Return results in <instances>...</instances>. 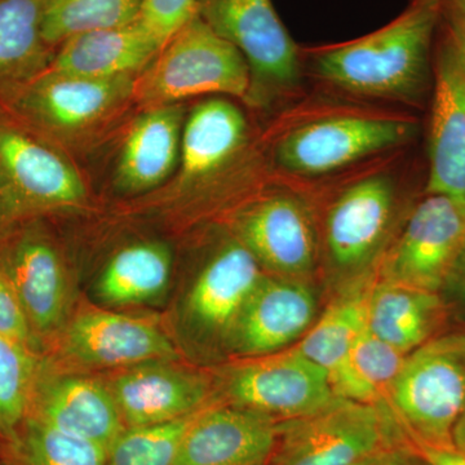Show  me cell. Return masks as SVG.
<instances>
[{"mask_svg": "<svg viewBox=\"0 0 465 465\" xmlns=\"http://www.w3.org/2000/svg\"><path fill=\"white\" fill-rule=\"evenodd\" d=\"M439 3H415L396 20L357 41L318 54L316 69L336 87L387 99L415 100L430 82Z\"/></svg>", "mask_w": 465, "mask_h": 465, "instance_id": "cell-1", "label": "cell"}, {"mask_svg": "<svg viewBox=\"0 0 465 465\" xmlns=\"http://www.w3.org/2000/svg\"><path fill=\"white\" fill-rule=\"evenodd\" d=\"M387 402L418 448L454 449L465 410V331L440 333L407 354Z\"/></svg>", "mask_w": 465, "mask_h": 465, "instance_id": "cell-2", "label": "cell"}, {"mask_svg": "<svg viewBox=\"0 0 465 465\" xmlns=\"http://www.w3.org/2000/svg\"><path fill=\"white\" fill-rule=\"evenodd\" d=\"M411 442L388 402L335 396L313 414L278 421L272 465H357Z\"/></svg>", "mask_w": 465, "mask_h": 465, "instance_id": "cell-3", "label": "cell"}, {"mask_svg": "<svg viewBox=\"0 0 465 465\" xmlns=\"http://www.w3.org/2000/svg\"><path fill=\"white\" fill-rule=\"evenodd\" d=\"M145 69L134 91L154 108L200 94L246 97L251 92L250 67L241 52L198 15Z\"/></svg>", "mask_w": 465, "mask_h": 465, "instance_id": "cell-4", "label": "cell"}, {"mask_svg": "<svg viewBox=\"0 0 465 465\" xmlns=\"http://www.w3.org/2000/svg\"><path fill=\"white\" fill-rule=\"evenodd\" d=\"M197 15L241 52L251 92L277 96L298 87L299 48L272 0H200Z\"/></svg>", "mask_w": 465, "mask_h": 465, "instance_id": "cell-5", "label": "cell"}, {"mask_svg": "<svg viewBox=\"0 0 465 465\" xmlns=\"http://www.w3.org/2000/svg\"><path fill=\"white\" fill-rule=\"evenodd\" d=\"M226 399L231 405L284 421L313 414L335 397L329 374L298 348L244 358L226 370Z\"/></svg>", "mask_w": 465, "mask_h": 465, "instance_id": "cell-6", "label": "cell"}, {"mask_svg": "<svg viewBox=\"0 0 465 465\" xmlns=\"http://www.w3.org/2000/svg\"><path fill=\"white\" fill-rule=\"evenodd\" d=\"M84 180L26 130L0 121V219L79 206Z\"/></svg>", "mask_w": 465, "mask_h": 465, "instance_id": "cell-7", "label": "cell"}, {"mask_svg": "<svg viewBox=\"0 0 465 465\" xmlns=\"http://www.w3.org/2000/svg\"><path fill=\"white\" fill-rule=\"evenodd\" d=\"M414 125L400 119L335 116L291 131L278 143L275 158L287 173L317 176L406 143Z\"/></svg>", "mask_w": 465, "mask_h": 465, "instance_id": "cell-8", "label": "cell"}, {"mask_svg": "<svg viewBox=\"0 0 465 465\" xmlns=\"http://www.w3.org/2000/svg\"><path fill=\"white\" fill-rule=\"evenodd\" d=\"M465 240V216L454 202L427 194L385 253L381 280L440 293Z\"/></svg>", "mask_w": 465, "mask_h": 465, "instance_id": "cell-9", "label": "cell"}, {"mask_svg": "<svg viewBox=\"0 0 465 465\" xmlns=\"http://www.w3.org/2000/svg\"><path fill=\"white\" fill-rule=\"evenodd\" d=\"M316 316V298L305 281L265 273L226 341L243 360L268 356L302 341Z\"/></svg>", "mask_w": 465, "mask_h": 465, "instance_id": "cell-10", "label": "cell"}, {"mask_svg": "<svg viewBox=\"0 0 465 465\" xmlns=\"http://www.w3.org/2000/svg\"><path fill=\"white\" fill-rule=\"evenodd\" d=\"M394 207L396 186L385 174L348 186L326 219V246L332 265L345 273H362L387 241Z\"/></svg>", "mask_w": 465, "mask_h": 465, "instance_id": "cell-11", "label": "cell"}, {"mask_svg": "<svg viewBox=\"0 0 465 465\" xmlns=\"http://www.w3.org/2000/svg\"><path fill=\"white\" fill-rule=\"evenodd\" d=\"M64 356L84 367H130L149 361H174L166 333L142 318L85 311L64 327Z\"/></svg>", "mask_w": 465, "mask_h": 465, "instance_id": "cell-12", "label": "cell"}, {"mask_svg": "<svg viewBox=\"0 0 465 465\" xmlns=\"http://www.w3.org/2000/svg\"><path fill=\"white\" fill-rule=\"evenodd\" d=\"M237 229L241 243L269 273L305 281L313 272L316 231L296 198L274 195L260 201L242 213Z\"/></svg>", "mask_w": 465, "mask_h": 465, "instance_id": "cell-13", "label": "cell"}, {"mask_svg": "<svg viewBox=\"0 0 465 465\" xmlns=\"http://www.w3.org/2000/svg\"><path fill=\"white\" fill-rule=\"evenodd\" d=\"M133 91L130 76H92L41 72L0 94L18 115L54 128H79L105 114Z\"/></svg>", "mask_w": 465, "mask_h": 465, "instance_id": "cell-14", "label": "cell"}, {"mask_svg": "<svg viewBox=\"0 0 465 465\" xmlns=\"http://www.w3.org/2000/svg\"><path fill=\"white\" fill-rule=\"evenodd\" d=\"M278 421L234 405H208L183 437L174 465H265L277 445Z\"/></svg>", "mask_w": 465, "mask_h": 465, "instance_id": "cell-15", "label": "cell"}, {"mask_svg": "<svg viewBox=\"0 0 465 465\" xmlns=\"http://www.w3.org/2000/svg\"><path fill=\"white\" fill-rule=\"evenodd\" d=\"M171 362L125 367L109 382L125 428L166 423L211 405L207 376Z\"/></svg>", "mask_w": 465, "mask_h": 465, "instance_id": "cell-16", "label": "cell"}, {"mask_svg": "<svg viewBox=\"0 0 465 465\" xmlns=\"http://www.w3.org/2000/svg\"><path fill=\"white\" fill-rule=\"evenodd\" d=\"M427 194L449 198L465 216V70L442 39L436 63Z\"/></svg>", "mask_w": 465, "mask_h": 465, "instance_id": "cell-17", "label": "cell"}, {"mask_svg": "<svg viewBox=\"0 0 465 465\" xmlns=\"http://www.w3.org/2000/svg\"><path fill=\"white\" fill-rule=\"evenodd\" d=\"M30 418L52 430L109 450L125 430L109 384L79 375L36 381Z\"/></svg>", "mask_w": 465, "mask_h": 465, "instance_id": "cell-18", "label": "cell"}, {"mask_svg": "<svg viewBox=\"0 0 465 465\" xmlns=\"http://www.w3.org/2000/svg\"><path fill=\"white\" fill-rule=\"evenodd\" d=\"M0 265L36 338L64 330L72 309V283L51 242L38 232H24Z\"/></svg>", "mask_w": 465, "mask_h": 465, "instance_id": "cell-19", "label": "cell"}, {"mask_svg": "<svg viewBox=\"0 0 465 465\" xmlns=\"http://www.w3.org/2000/svg\"><path fill=\"white\" fill-rule=\"evenodd\" d=\"M265 272L240 241L223 247L193 284L188 313L204 331L228 335Z\"/></svg>", "mask_w": 465, "mask_h": 465, "instance_id": "cell-20", "label": "cell"}, {"mask_svg": "<svg viewBox=\"0 0 465 465\" xmlns=\"http://www.w3.org/2000/svg\"><path fill=\"white\" fill-rule=\"evenodd\" d=\"M47 72L92 78H121L143 69L163 48L139 23L94 30L66 39L58 45Z\"/></svg>", "mask_w": 465, "mask_h": 465, "instance_id": "cell-21", "label": "cell"}, {"mask_svg": "<svg viewBox=\"0 0 465 465\" xmlns=\"http://www.w3.org/2000/svg\"><path fill=\"white\" fill-rule=\"evenodd\" d=\"M448 318V308L440 293L384 280L372 284L367 329L405 356L442 333Z\"/></svg>", "mask_w": 465, "mask_h": 465, "instance_id": "cell-22", "label": "cell"}, {"mask_svg": "<svg viewBox=\"0 0 465 465\" xmlns=\"http://www.w3.org/2000/svg\"><path fill=\"white\" fill-rule=\"evenodd\" d=\"M183 110L177 104L155 106L134 124L118 166L124 191L154 188L173 173L182 154Z\"/></svg>", "mask_w": 465, "mask_h": 465, "instance_id": "cell-23", "label": "cell"}, {"mask_svg": "<svg viewBox=\"0 0 465 465\" xmlns=\"http://www.w3.org/2000/svg\"><path fill=\"white\" fill-rule=\"evenodd\" d=\"M247 122L231 101L211 99L186 119L182 136L183 182H197L216 173L243 145Z\"/></svg>", "mask_w": 465, "mask_h": 465, "instance_id": "cell-24", "label": "cell"}, {"mask_svg": "<svg viewBox=\"0 0 465 465\" xmlns=\"http://www.w3.org/2000/svg\"><path fill=\"white\" fill-rule=\"evenodd\" d=\"M171 269L173 259L163 244L145 242L124 247L100 275L97 296L110 307L143 304L163 295Z\"/></svg>", "mask_w": 465, "mask_h": 465, "instance_id": "cell-25", "label": "cell"}, {"mask_svg": "<svg viewBox=\"0 0 465 465\" xmlns=\"http://www.w3.org/2000/svg\"><path fill=\"white\" fill-rule=\"evenodd\" d=\"M375 280L361 277L330 302L296 348L327 374L347 356L367 329V307Z\"/></svg>", "mask_w": 465, "mask_h": 465, "instance_id": "cell-26", "label": "cell"}, {"mask_svg": "<svg viewBox=\"0 0 465 465\" xmlns=\"http://www.w3.org/2000/svg\"><path fill=\"white\" fill-rule=\"evenodd\" d=\"M43 0H0V94L45 69Z\"/></svg>", "mask_w": 465, "mask_h": 465, "instance_id": "cell-27", "label": "cell"}, {"mask_svg": "<svg viewBox=\"0 0 465 465\" xmlns=\"http://www.w3.org/2000/svg\"><path fill=\"white\" fill-rule=\"evenodd\" d=\"M405 357L366 329L347 356L329 372L333 394L370 405L387 402Z\"/></svg>", "mask_w": 465, "mask_h": 465, "instance_id": "cell-28", "label": "cell"}, {"mask_svg": "<svg viewBox=\"0 0 465 465\" xmlns=\"http://www.w3.org/2000/svg\"><path fill=\"white\" fill-rule=\"evenodd\" d=\"M143 0H43V38L48 47L78 34L128 25Z\"/></svg>", "mask_w": 465, "mask_h": 465, "instance_id": "cell-29", "label": "cell"}, {"mask_svg": "<svg viewBox=\"0 0 465 465\" xmlns=\"http://www.w3.org/2000/svg\"><path fill=\"white\" fill-rule=\"evenodd\" d=\"M7 465H106L108 450L27 416L12 437Z\"/></svg>", "mask_w": 465, "mask_h": 465, "instance_id": "cell-30", "label": "cell"}, {"mask_svg": "<svg viewBox=\"0 0 465 465\" xmlns=\"http://www.w3.org/2000/svg\"><path fill=\"white\" fill-rule=\"evenodd\" d=\"M38 381L35 351L0 333V434L12 439L29 414Z\"/></svg>", "mask_w": 465, "mask_h": 465, "instance_id": "cell-31", "label": "cell"}, {"mask_svg": "<svg viewBox=\"0 0 465 465\" xmlns=\"http://www.w3.org/2000/svg\"><path fill=\"white\" fill-rule=\"evenodd\" d=\"M200 411L166 423L125 428L110 446L106 465H174L183 437Z\"/></svg>", "mask_w": 465, "mask_h": 465, "instance_id": "cell-32", "label": "cell"}, {"mask_svg": "<svg viewBox=\"0 0 465 465\" xmlns=\"http://www.w3.org/2000/svg\"><path fill=\"white\" fill-rule=\"evenodd\" d=\"M200 0H143L139 23L162 45L197 16Z\"/></svg>", "mask_w": 465, "mask_h": 465, "instance_id": "cell-33", "label": "cell"}, {"mask_svg": "<svg viewBox=\"0 0 465 465\" xmlns=\"http://www.w3.org/2000/svg\"><path fill=\"white\" fill-rule=\"evenodd\" d=\"M0 333L23 342L35 351L38 338L33 332L29 321L21 308L11 281L0 265Z\"/></svg>", "mask_w": 465, "mask_h": 465, "instance_id": "cell-34", "label": "cell"}, {"mask_svg": "<svg viewBox=\"0 0 465 465\" xmlns=\"http://www.w3.org/2000/svg\"><path fill=\"white\" fill-rule=\"evenodd\" d=\"M450 314H455L465 323V240L450 266L440 292Z\"/></svg>", "mask_w": 465, "mask_h": 465, "instance_id": "cell-35", "label": "cell"}, {"mask_svg": "<svg viewBox=\"0 0 465 465\" xmlns=\"http://www.w3.org/2000/svg\"><path fill=\"white\" fill-rule=\"evenodd\" d=\"M439 25L443 41L465 54V0H440Z\"/></svg>", "mask_w": 465, "mask_h": 465, "instance_id": "cell-36", "label": "cell"}, {"mask_svg": "<svg viewBox=\"0 0 465 465\" xmlns=\"http://www.w3.org/2000/svg\"><path fill=\"white\" fill-rule=\"evenodd\" d=\"M379 465H432L412 442L401 443L382 455Z\"/></svg>", "mask_w": 465, "mask_h": 465, "instance_id": "cell-37", "label": "cell"}, {"mask_svg": "<svg viewBox=\"0 0 465 465\" xmlns=\"http://www.w3.org/2000/svg\"><path fill=\"white\" fill-rule=\"evenodd\" d=\"M419 449L432 465H465V455L455 449Z\"/></svg>", "mask_w": 465, "mask_h": 465, "instance_id": "cell-38", "label": "cell"}, {"mask_svg": "<svg viewBox=\"0 0 465 465\" xmlns=\"http://www.w3.org/2000/svg\"><path fill=\"white\" fill-rule=\"evenodd\" d=\"M452 448L465 455V410L452 432Z\"/></svg>", "mask_w": 465, "mask_h": 465, "instance_id": "cell-39", "label": "cell"}, {"mask_svg": "<svg viewBox=\"0 0 465 465\" xmlns=\"http://www.w3.org/2000/svg\"><path fill=\"white\" fill-rule=\"evenodd\" d=\"M384 454L378 455V457L367 459V460H363L362 463L357 465H379V461H381V459Z\"/></svg>", "mask_w": 465, "mask_h": 465, "instance_id": "cell-40", "label": "cell"}, {"mask_svg": "<svg viewBox=\"0 0 465 465\" xmlns=\"http://www.w3.org/2000/svg\"><path fill=\"white\" fill-rule=\"evenodd\" d=\"M442 41H443V39H442ZM446 43H448V42H446ZM451 48H452V50L455 51V54H457V56L459 57V60H460L461 65H463L464 70H465V54H460V52H458L457 50H455V48L452 47V45H451Z\"/></svg>", "mask_w": 465, "mask_h": 465, "instance_id": "cell-41", "label": "cell"}, {"mask_svg": "<svg viewBox=\"0 0 465 465\" xmlns=\"http://www.w3.org/2000/svg\"><path fill=\"white\" fill-rule=\"evenodd\" d=\"M415 3H440V0H412Z\"/></svg>", "mask_w": 465, "mask_h": 465, "instance_id": "cell-42", "label": "cell"}]
</instances>
